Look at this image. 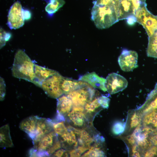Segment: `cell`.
<instances>
[{
  "mask_svg": "<svg viewBox=\"0 0 157 157\" xmlns=\"http://www.w3.org/2000/svg\"><path fill=\"white\" fill-rule=\"evenodd\" d=\"M35 65L24 51L19 49L15 56L12 69L13 76L34 83Z\"/></svg>",
  "mask_w": 157,
  "mask_h": 157,
  "instance_id": "cell-1",
  "label": "cell"
},
{
  "mask_svg": "<svg viewBox=\"0 0 157 157\" xmlns=\"http://www.w3.org/2000/svg\"><path fill=\"white\" fill-rule=\"evenodd\" d=\"M91 18L98 28H108L119 21L118 8L114 5L94 4Z\"/></svg>",
  "mask_w": 157,
  "mask_h": 157,
  "instance_id": "cell-2",
  "label": "cell"
},
{
  "mask_svg": "<svg viewBox=\"0 0 157 157\" xmlns=\"http://www.w3.org/2000/svg\"><path fill=\"white\" fill-rule=\"evenodd\" d=\"M146 0H120L118 13L119 20L126 19L130 25L136 22L135 12L140 6L146 4Z\"/></svg>",
  "mask_w": 157,
  "mask_h": 157,
  "instance_id": "cell-3",
  "label": "cell"
},
{
  "mask_svg": "<svg viewBox=\"0 0 157 157\" xmlns=\"http://www.w3.org/2000/svg\"><path fill=\"white\" fill-rule=\"evenodd\" d=\"M94 88L85 82L82 86L66 95L71 99L73 106L84 107L95 98L96 91Z\"/></svg>",
  "mask_w": 157,
  "mask_h": 157,
  "instance_id": "cell-4",
  "label": "cell"
},
{
  "mask_svg": "<svg viewBox=\"0 0 157 157\" xmlns=\"http://www.w3.org/2000/svg\"><path fill=\"white\" fill-rule=\"evenodd\" d=\"M146 3L139 7L136 11L135 16L136 22L141 24L149 37L157 30V16L148 10Z\"/></svg>",
  "mask_w": 157,
  "mask_h": 157,
  "instance_id": "cell-5",
  "label": "cell"
},
{
  "mask_svg": "<svg viewBox=\"0 0 157 157\" xmlns=\"http://www.w3.org/2000/svg\"><path fill=\"white\" fill-rule=\"evenodd\" d=\"M31 15L28 10L23 9L20 3L17 1L10 8L8 17V24L11 29H16L22 26L25 19L30 18Z\"/></svg>",
  "mask_w": 157,
  "mask_h": 157,
  "instance_id": "cell-6",
  "label": "cell"
},
{
  "mask_svg": "<svg viewBox=\"0 0 157 157\" xmlns=\"http://www.w3.org/2000/svg\"><path fill=\"white\" fill-rule=\"evenodd\" d=\"M63 76L58 72L49 76L42 83L41 88L49 97L57 99L64 94L61 88Z\"/></svg>",
  "mask_w": 157,
  "mask_h": 157,
  "instance_id": "cell-7",
  "label": "cell"
},
{
  "mask_svg": "<svg viewBox=\"0 0 157 157\" xmlns=\"http://www.w3.org/2000/svg\"><path fill=\"white\" fill-rule=\"evenodd\" d=\"M128 82L122 75L115 73L108 75L106 79L105 86L106 91L110 94H113L125 89Z\"/></svg>",
  "mask_w": 157,
  "mask_h": 157,
  "instance_id": "cell-8",
  "label": "cell"
},
{
  "mask_svg": "<svg viewBox=\"0 0 157 157\" xmlns=\"http://www.w3.org/2000/svg\"><path fill=\"white\" fill-rule=\"evenodd\" d=\"M138 56L135 51L123 50L118 58L121 69L124 72H130L138 67Z\"/></svg>",
  "mask_w": 157,
  "mask_h": 157,
  "instance_id": "cell-9",
  "label": "cell"
},
{
  "mask_svg": "<svg viewBox=\"0 0 157 157\" xmlns=\"http://www.w3.org/2000/svg\"><path fill=\"white\" fill-rule=\"evenodd\" d=\"M58 139V135L53 130L33 142V148L45 156H48L47 151Z\"/></svg>",
  "mask_w": 157,
  "mask_h": 157,
  "instance_id": "cell-10",
  "label": "cell"
},
{
  "mask_svg": "<svg viewBox=\"0 0 157 157\" xmlns=\"http://www.w3.org/2000/svg\"><path fill=\"white\" fill-rule=\"evenodd\" d=\"M142 115L138 109L130 110L128 113L124 134L122 136L131 134L140 124Z\"/></svg>",
  "mask_w": 157,
  "mask_h": 157,
  "instance_id": "cell-11",
  "label": "cell"
},
{
  "mask_svg": "<svg viewBox=\"0 0 157 157\" xmlns=\"http://www.w3.org/2000/svg\"><path fill=\"white\" fill-rule=\"evenodd\" d=\"M84 111L83 106H73L72 111L67 115L68 118L74 126L82 127L87 120Z\"/></svg>",
  "mask_w": 157,
  "mask_h": 157,
  "instance_id": "cell-12",
  "label": "cell"
},
{
  "mask_svg": "<svg viewBox=\"0 0 157 157\" xmlns=\"http://www.w3.org/2000/svg\"><path fill=\"white\" fill-rule=\"evenodd\" d=\"M79 80L88 83L94 88L104 92L106 91L105 86L106 79L100 77L94 72L88 73L80 76Z\"/></svg>",
  "mask_w": 157,
  "mask_h": 157,
  "instance_id": "cell-13",
  "label": "cell"
},
{
  "mask_svg": "<svg viewBox=\"0 0 157 157\" xmlns=\"http://www.w3.org/2000/svg\"><path fill=\"white\" fill-rule=\"evenodd\" d=\"M52 121L49 119L39 117L36 127L35 136L33 140L34 142L42 136L53 130Z\"/></svg>",
  "mask_w": 157,
  "mask_h": 157,
  "instance_id": "cell-14",
  "label": "cell"
},
{
  "mask_svg": "<svg viewBox=\"0 0 157 157\" xmlns=\"http://www.w3.org/2000/svg\"><path fill=\"white\" fill-rule=\"evenodd\" d=\"M69 128L72 130L77 136L78 144L81 146L90 148L91 144L94 141V135L92 136L85 129L75 128L70 125Z\"/></svg>",
  "mask_w": 157,
  "mask_h": 157,
  "instance_id": "cell-15",
  "label": "cell"
},
{
  "mask_svg": "<svg viewBox=\"0 0 157 157\" xmlns=\"http://www.w3.org/2000/svg\"><path fill=\"white\" fill-rule=\"evenodd\" d=\"M39 117L33 116L23 120L20 123V129L26 133L33 140L35 134L37 123Z\"/></svg>",
  "mask_w": 157,
  "mask_h": 157,
  "instance_id": "cell-16",
  "label": "cell"
},
{
  "mask_svg": "<svg viewBox=\"0 0 157 157\" xmlns=\"http://www.w3.org/2000/svg\"><path fill=\"white\" fill-rule=\"evenodd\" d=\"M140 124L151 130H157V108L143 114Z\"/></svg>",
  "mask_w": 157,
  "mask_h": 157,
  "instance_id": "cell-17",
  "label": "cell"
},
{
  "mask_svg": "<svg viewBox=\"0 0 157 157\" xmlns=\"http://www.w3.org/2000/svg\"><path fill=\"white\" fill-rule=\"evenodd\" d=\"M57 72L35 65V78L34 84L40 87L42 82L45 79L56 73Z\"/></svg>",
  "mask_w": 157,
  "mask_h": 157,
  "instance_id": "cell-18",
  "label": "cell"
},
{
  "mask_svg": "<svg viewBox=\"0 0 157 157\" xmlns=\"http://www.w3.org/2000/svg\"><path fill=\"white\" fill-rule=\"evenodd\" d=\"M57 114L64 116L71 111L73 106L71 99L66 95L63 94L57 98Z\"/></svg>",
  "mask_w": 157,
  "mask_h": 157,
  "instance_id": "cell-19",
  "label": "cell"
},
{
  "mask_svg": "<svg viewBox=\"0 0 157 157\" xmlns=\"http://www.w3.org/2000/svg\"><path fill=\"white\" fill-rule=\"evenodd\" d=\"M157 108V83L148 94L145 103L138 109L142 115L150 110Z\"/></svg>",
  "mask_w": 157,
  "mask_h": 157,
  "instance_id": "cell-20",
  "label": "cell"
},
{
  "mask_svg": "<svg viewBox=\"0 0 157 157\" xmlns=\"http://www.w3.org/2000/svg\"><path fill=\"white\" fill-rule=\"evenodd\" d=\"M85 82L63 76L61 81V88L64 94L66 95L82 86Z\"/></svg>",
  "mask_w": 157,
  "mask_h": 157,
  "instance_id": "cell-21",
  "label": "cell"
},
{
  "mask_svg": "<svg viewBox=\"0 0 157 157\" xmlns=\"http://www.w3.org/2000/svg\"><path fill=\"white\" fill-rule=\"evenodd\" d=\"M68 129V131L67 132L61 135L58 136L61 146L64 148L72 146L76 148L78 144L76 135L72 130Z\"/></svg>",
  "mask_w": 157,
  "mask_h": 157,
  "instance_id": "cell-22",
  "label": "cell"
},
{
  "mask_svg": "<svg viewBox=\"0 0 157 157\" xmlns=\"http://www.w3.org/2000/svg\"><path fill=\"white\" fill-rule=\"evenodd\" d=\"M0 146L4 148L11 147L13 146L10 133L9 126L8 124L0 128Z\"/></svg>",
  "mask_w": 157,
  "mask_h": 157,
  "instance_id": "cell-23",
  "label": "cell"
},
{
  "mask_svg": "<svg viewBox=\"0 0 157 157\" xmlns=\"http://www.w3.org/2000/svg\"><path fill=\"white\" fill-rule=\"evenodd\" d=\"M147 54L149 57L157 58V30L149 37Z\"/></svg>",
  "mask_w": 157,
  "mask_h": 157,
  "instance_id": "cell-24",
  "label": "cell"
},
{
  "mask_svg": "<svg viewBox=\"0 0 157 157\" xmlns=\"http://www.w3.org/2000/svg\"><path fill=\"white\" fill-rule=\"evenodd\" d=\"M102 146V144L95 143L94 146L91 147L82 156L104 157L105 153L104 150L101 149Z\"/></svg>",
  "mask_w": 157,
  "mask_h": 157,
  "instance_id": "cell-25",
  "label": "cell"
},
{
  "mask_svg": "<svg viewBox=\"0 0 157 157\" xmlns=\"http://www.w3.org/2000/svg\"><path fill=\"white\" fill-rule=\"evenodd\" d=\"M64 0H51L45 7L46 11L51 15L55 13L65 4Z\"/></svg>",
  "mask_w": 157,
  "mask_h": 157,
  "instance_id": "cell-26",
  "label": "cell"
},
{
  "mask_svg": "<svg viewBox=\"0 0 157 157\" xmlns=\"http://www.w3.org/2000/svg\"><path fill=\"white\" fill-rule=\"evenodd\" d=\"M100 107H101L98 101L97 97H95L91 101L86 104L84 106L85 111L91 114L96 111Z\"/></svg>",
  "mask_w": 157,
  "mask_h": 157,
  "instance_id": "cell-27",
  "label": "cell"
},
{
  "mask_svg": "<svg viewBox=\"0 0 157 157\" xmlns=\"http://www.w3.org/2000/svg\"><path fill=\"white\" fill-rule=\"evenodd\" d=\"M53 129L58 136L61 135L68 131L64 121L53 122Z\"/></svg>",
  "mask_w": 157,
  "mask_h": 157,
  "instance_id": "cell-28",
  "label": "cell"
},
{
  "mask_svg": "<svg viewBox=\"0 0 157 157\" xmlns=\"http://www.w3.org/2000/svg\"><path fill=\"white\" fill-rule=\"evenodd\" d=\"M125 125L121 122H116L113 124L112 131L113 134L116 135H120L124 131Z\"/></svg>",
  "mask_w": 157,
  "mask_h": 157,
  "instance_id": "cell-29",
  "label": "cell"
},
{
  "mask_svg": "<svg viewBox=\"0 0 157 157\" xmlns=\"http://www.w3.org/2000/svg\"><path fill=\"white\" fill-rule=\"evenodd\" d=\"M90 149L88 147L81 146L69 151V155L70 157H79L84 152Z\"/></svg>",
  "mask_w": 157,
  "mask_h": 157,
  "instance_id": "cell-30",
  "label": "cell"
},
{
  "mask_svg": "<svg viewBox=\"0 0 157 157\" xmlns=\"http://www.w3.org/2000/svg\"><path fill=\"white\" fill-rule=\"evenodd\" d=\"M120 0H95L94 4L100 5H114L119 8Z\"/></svg>",
  "mask_w": 157,
  "mask_h": 157,
  "instance_id": "cell-31",
  "label": "cell"
},
{
  "mask_svg": "<svg viewBox=\"0 0 157 157\" xmlns=\"http://www.w3.org/2000/svg\"><path fill=\"white\" fill-rule=\"evenodd\" d=\"M10 37V34L7 33L4 30L0 29V48L4 46L6 41H8Z\"/></svg>",
  "mask_w": 157,
  "mask_h": 157,
  "instance_id": "cell-32",
  "label": "cell"
},
{
  "mask_svg": "<svg viewBox=\"0 0 157 157\" xmlns=\"http://www.w3.org/2000/svg\"><path fill=\"white\" fill-rule=\"evenodd\" d=\"M98 101L102 108H108L109 107L110 99L105 95H102L97 97Z\"/></svg>",
  "mask_w": 157,
  "mask_h": 157,
  "instance_id": "cell-33",
  "label": "cell"
},
{
  "mask_svg": "<svg viewBox=\"0 0 157 157\" xmlns=\"http://www.w3.org/2000/svg\"><path fill=\"white\" fill-rule=\"evenodd\" d=\"M61 147V143L58 139L47 151L49 156L52 155L56 151L60 149Z\"/></svg>",
  "mask_w": 157,
  "mask_h": 157,
  "instance_id": "cell-34",
  "label": "cell"
},
{
  "mask_svg": "<svg viewBox=\"0 0 157 157\" xmlns=\"http://www.w3.org/2000/svg\"><path fill=\"white\" fill-rule=\"evenodd\" d=\"M144 157H157V146L153 145L144 154Z\"/></svg>",
  "mask_w": 157,
  "mask_h": 157,
  "instance_id": "cell-35",
  "label": "cell"
},
{
  "mask_svg": "<svg viewBox=\"0 0 157 157\" xmlns=\"http://www.w3.org/2000/svg\"><path fill=\"white\" fill-rule=\"evenodd\" d=\"M149 138L153 145L157 146V130H152L150 132Z\"/></svg>",
  "mask_w": 157,
  "mask_h": 157,
  "instance_id": "cell-36",
  "label": "cell"
},
{
  "mask_svg": "<svg viewBox=\"0 0 157 157\" xmlns=\"http://www.w3.org/2000/svg\"><path fill=\"white\" fill-rule=\"evenodd\" d=\"M6 93V85L4 79L0 77V100H3Z\"/></svg>",
  "mask_w": 157,
  "mask_h": 157,
  "instance_id": "cell-37",
  "label": "cell"
},
{
  "mask_svg": "<svg viewBox=\"0 0 157 157\" xmlns=\"http://www.w3.org/2000/svg\"><path fill=\"white\" fill-rule=\"evenodd\" d=\"M53 156L56 157H62L63 156H68V154L63 149H59L56 151L53 154Z\"/></svg>",
  "mask_w": 157,
  "mask_h": 157,
  "instance_id": "cell-38",
  "label": "cell"
}]
</instances>
